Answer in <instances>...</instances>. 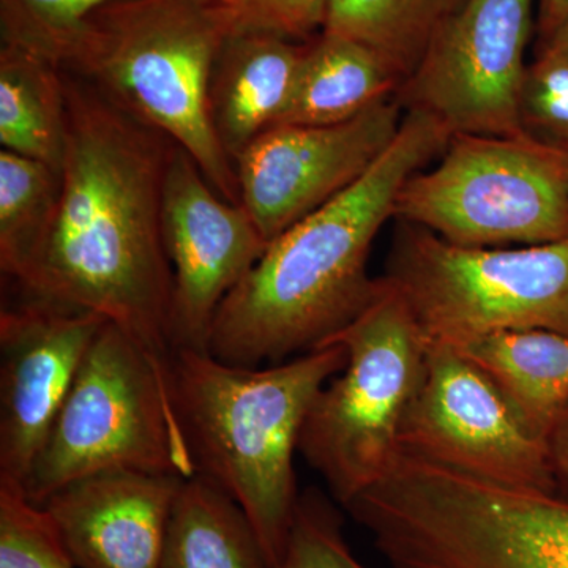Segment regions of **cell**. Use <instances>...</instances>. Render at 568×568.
Returning a JSON list of instances; mask_svg holds the SVG:
<instances>
[{"label": "cell", "mask_w": 568, "mask_h": 568, "mask_svg": "<svg viewBox=\"0 0 568 568\" xmlns=\"http://www.w3.org/2000/svg\"><path fill=\"white\" fill-rule=\"evenodd\" d=\"M163 235L173 267V349L207 353L220 306L268 242L241 204L215 192L189 152L175 148L163 197Z\"/></svg>", "instance_id": "obj_12"}, {"label": "cell", "mask_w": 568, "mask_h": 568, "mask_svg": "<svg viewBox=\"0 0 568 568\" xmlns=\"http://www.w3.org/2000/svg\"><path fill=\"white\" fill-rule=\"evenodd\" d=\"M239 24L227 0H112L84 21L59 67L171 138L220 196L241 204L209 114L213 65Z\"/></svg>", "instance_id": "obj_4"}, {"label": "cell", "mask_w": 568, "mask_h": 568, "mask_svg": "<svg viewBox=\"0 0 568 568\" xmlns=\"http://www.w3.org/2000/svg\"><path fill=\"white\" fill-rule=\"evenodd\" d=\"M111 470L196 476L168 369L121 327L106 323L82 361L24 493L43 506L67 485Z\"/></svg>", "instance_id": "obj_5"}, {"label": "cell", "mask_w": 568, "mask_h": 568, "mask_svg": "<svg viewBox=\"0 0 568 568\" xmlns=\"http://www.w3.org/2000/svg\"><path fill=\"white\" fill-rule=\"evenodd\" d=\"M342 528L336 508L308 489L298 499L280 568H365L347 547Z\"/></svg>", "instance_id": "obj_25"}, {"label": "cell", "mask_w": 568, "mask_h": 568, "mask_svg": "<svg viewBox=\"0 0 568 568\" xmlns=\"http://www.w3.org/2000/svg\"><path fill=\"white\" fill-rule=\"evenodd\" d=\"M532 14L534 0H465L399 89V102L433 115L452 136L525 133L519 106Z\"/></svg>", "instance_id": "obj_10"}, {"label": "cell", "mask_w": 568, "mask_h": 568, "mask_svg": "<svg viewBox=\"0 0 568 568\" xmlns=\"http://www.w3.org/2000/svg\"><path fill=\"white\" fill-rule=\"evenodd\" d=\"M112 0H0L3 44H14L61 65L84 21Z\"/></svg>", "instance_id": "obj_23"}, {"label": "cell", "mask_w": 568, "mask_h": 568, "mask_svg": "<svg viewBox=\"0 0 568 568\" xmlns=\"http://www.w3.org/2000/svg\"><path fill=\"white\" fill-rule=\"evenodd\" d=\"M454 347V346H452ZM548 440L568 413V338L549 331H507L457 346Z\"/></svg>", "instance_id": "obj_18"}, {"label": "cell", "mask_w": 568, "mask_h": 568, "mask_svg": "<svg viewBox=\"0 0 568 568\" xmlns=\"http://www.w3.org/2000/svg\"><path fill=\"white\" fill-rule=\"evenodd\" d=\"M387 280L428 345L463 346L507 331L568 338V239L519 248H473L399 222Z\"/></svg>", "instance_id": "obj_7"}, {"label": "cell", "mask_w": 568, "mask_h": 568, "mask_svg": "<svg viewBox=\"0 0 568 568\" xmlns=\"http://www.w3.org/2000/svg\"><path fill=\"white\" fill-rule=\"evenodd\" d=\"M185 478L111 470L80 478L43 504L78 568H160Z\"/></svg>", "instance_id": "obj_14"}, {"label": "cell", "mask_w": 568, "mask_h": 568, "mask_svg": "<svg viewBox=\"0 0 568 568\" xmlns=\"http://www.w3.org/2000/svg\"><path fill=\"white\" fill-rule=\"evenodd\" d=\"M67 95L63 71L54 62L14 47L0 48V142L62 171L67 151Z\"/></svg>", "instance_id": "obj_20"}, {"label": "cell", "mask_w": 568, "mask_h": 568, "mask_svg": "<svg viewBox=\"0 0 568 568\" xmlns=\"http://www.w3.org/2000/svg\"><path fill=\"white\" fill-rule=\"evenodd\" d=\"M61 196V173L48 164L0 152V268L20 275L50 230Z\"/></svg>", "instance_id": "obj_22"}, {"label": "cell", "mask_w": 568, "mask_h": 568, "mask_svg": "<svg viewBox=\"0 0 568 568\" xmlns=\"http://www.w3.org/2000/svg\"><path fill=\"white\" fill-rule=\"evenodd\" d=\"M0 568H77L47 508L0 481Z\"/></svg>", "instance_id": "obj_24"}, {"label": "cell", "mask_w": 568, "mask_h": 568, "mask_svg": "<svg viewBox=\"0 0 568 568\" xmlns=\"http://www.w3.org/2000/svg\"><path fill=\"white\" fill-rule=\"evenodd\" d=\"M305 44L241 24L224 41L209 85V114L233 163L260 134L278 123Z\"/></svg>", "instance_id": "obj_15"}, {"label": "cell", "mask_w": 568, "mask_h": 568, "mask_svg": "<svg viewBox=\"0 0 568 568\" xmlns=\"http://www.w3.org/2000/svg\"><path fill=\"white\" fill-rule=\"evenodd\" d=\"M398 95L334 125L280 123L235 159L241 205L271 244L349 190L402 130Z\"/></svg>", "instance_id": "obj_11"}, {"label": "cell", "mask_w": 568, "mask_h": 568, "mask_svg": "<svg viewBox=\"0 0 568 568\" xmlns=\"http://www.w3.org/2000/svg\"><path fill=\"white\" fill-rule=\"evenodd\" d=\"M465 0H331L323 32L357 41L407 80Z\"/></svg>", "instance_id": "obj_21"}, {"label": "cell", "mask_w": 568, "mask_h": 568, "mask_svg": "<svg viewBox=\"0 0 568 568\" xmlns=\"http://www.w3.org/2000/svg\"><path fill=\"white\" fill-rule=\"evenodd\" d=\"M548 450L558 491L568 497V413L549 433Z\"/></svg>", "instance_id": "obj_28"}, {"label": "cell", "mask_w": 568, "mask_h": 568, "mask_svg": "<svg viewBox=\"0 0 568 568\" xmlns=\"http://www.w3.org/2000/svg\"><path fill=\"white\" fill-rule=\"evenodd\" d=\"M244 28L294 41H310L323 32L331 0H227Z\"/></svg>", "instance_id": "obj_27"}, {"label": "cell", "mask_w": 568, "mask_h": 568, "mask_svg": "<svg viewBox=\"0 0 568 568\" xmlns=\"http://www.w3.org/2000/svg\"><path fill=\"white\" fill-rule=\"evenodd\" d=\"M62 71L69 133L61 196L13 282L29 297L106 317L168 369L174 276L163 197L178 144Z\"/></svg>", "instance_id": "obj_1"}, {"label": "cell", "mask_w": 568, "mask_h": 568, "mask_svg": "<svg viewBox=\"0 0 568 568\" xmlns=\"http://www.w3.org/2000/svg\"><path fill=\"white\" fill-rule=\"evenodd\" d=\"M405 80L357 41L321 32L306 41L293 92L278 123L334 125L398 95Z\"/></svg>", "instance_id": "obj_16"}, {"label": "cell", "mask_w": 568, "mask_h": 568, "mask_svg": "<svg viewBox=\"0 0 568 568\" xmlns=\"http://www.w3.org/2000/svg\"><path fill=\"white\" fill-rule=\"evenodd\" d=\"M537 55H547L556 61L568 63V14L547 39L541 40L540 51Z\"/></svg>", "instance_id": "obj_30"}, {"label": "cell", "mask_w": 568, "mask_h": 568, "mask_svg": "<svg viewBox=\"0 0 568 568\" xmlns=\"http://www.w3.org/2000/svg\"><path fill=\"white\" fill-rule=\"evenodd\" d=\"M450 140L433 115L406 110L394 144L361 181L268 244L220 306L207 353L230 365L282 364L353 323L379 287L369 252L403 185Z\"/></svg>", "instance_id": "obj_2"}, {"label": "cell", "mask_w": 568, "mask_h": 568, "mask_svg": "<svg viewBox=\"0 0 568 568\" xmlns=\"http://www.w3.org/2000/svg\"><path fill=\"white\" fill-rule=\"evenodd\" d=\"M160 568H272L237 503L203 476L175 497Z\"/></svg>", "instance_id": "obj_19"}, {"label": "cell", "mask_w": 568, "mask_h": 568, "mask_svg": "<svg viewBox=\"0 0 568 568\" xmlns=\"http://www.w3.org/2000/svg\"><path fill=\"white\" fill-rule=\"evenodd\" d=\"M395 219L473 248L568 239V151L529 136L454 134L403 185Z\"/></svg>", "instance_id": "obj_8"}, {"label": "cell", "mask_w": 568, "mask_h": 568, "mask_svg": "<svg viewBox=\"0 0 568 568\" xmlns=\"http://www.w3.org/2000/svg\"><path fill=\"white\" fill-rule=\"evenodd\" d=\"M106 317L29 297L0 313V481L24 489Z\"/></svg>", "instance_id": "obj_13"}, {"label": "cell", "mask_w": 568, "mask_h": 568, "mask_svg": "<svg viewBox=\"0 0 568 568\" xmlns=\"http://www.w3.org/2000/svg\"><path fill=\"white\" fill-rule=\"evenodd\" d=\"M519 119L529 136L568 151V63L547 55L529 63Z\"/></svg>", "instance_id": "obj_26"}, {"label": "cell", "mask_w": 568, "mask_h": 568, "mask_svg": "<svg viewBox=\"0 0 568 568\" xmlns=\"http://www.w3.org/2000/svg\"><path fill=\"white\" fill-rule=\"evenodd\" d=\"M328 342L345 346L346 365L316 396L298 450L345 507L402 454L399 433L424 384L428 342L386 276L364 312Z\"/></svg>", "instance_id": "obj_6"}, {"label": "cell", "mask_w": 568, "mask_h": 568, "mask_svg": "<svg viewBox=\"0 0 568 568\" xmlns=\"http://www.w3.org/2000/svg\"><path fill=\"white\" fill-rule=\"evenodd\" d=\"M568 14V0H540L538 7V31L541 40L547 39L549 33L566 20Z\"/></svg>", "instance_id": "obj_29"}, {"label": "cell", "mask_w": 568, "mask_h": 568, "mask_svg": "<svg viewBox=\"0 0 568 568\" xmlns=\"http://www.w3.org/2000/svg\"><path fill=\"white\" fill-rule=\"evenodd\" d=\"M346 358L336 342L265 368L171 354V399L196 474L244 510L272 568L282 566L301 499L294 455L306 416Z\"/></svg>", "instance_id": "obj_3"}, {"label": "cell", "mask_w": 568, "mask_h": 568, "mask_svg": "<svg viewBox=\"0 0 568 568\" xmlns=\"http://www.w3.org/2000/svg\"><path fill=\"white\" fill-rule=\"evenodd\" d=\"M462 568H568V497L497 489L470 529Z\"/></svg>", "instance_id": "obj_17"}, {"label": "cell", "mask_w": 568, "mask_h": 568, "mask_svg": "<svg viewBox=\"0 0 568 568\" xmlns=\"http://www.w3.org/2000/svg\"><path fill=\"white\" fill-rule=\"evenodd\" d=\"M399 446L496 484L558 491L548 440L452 346L428 345L424 384L403 420Z\"/></svg>", "instance_id": "obj_9"}]
</instances>
